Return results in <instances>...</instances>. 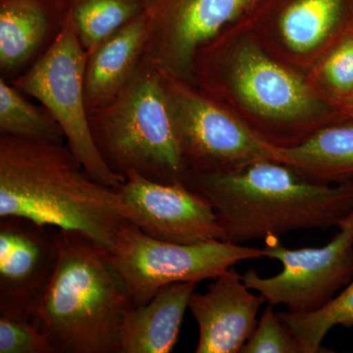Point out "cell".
<instances>
[{
	"instance_id": "1",
	"label": "cell",
	"mask_w": 353,
	"mask_h": 353,
	"mask_svg": "<svg viewBox=\"0 0 353 353\" xmlns=\"http://www.w3.org/2000/svg\"><path fill=\"white\" fill-rule=\"evenodd\" d=\"M185 183L212 204L226 241L236 245L278 240L297 230L338 228L353 210V181L312 182L270 158L189 174Z\"/></svg>"
},
{
	"instance_id": "2",
	"label": "cell",
	"mask_w": 353,
	"mask_h": 353,
	"mask_svg": "<svg viewBox=\"0 0 353 353\" xmlns=\"http://www.w3.org/2000/svg\"><path fill=\"white\" fill-rule=\"evenodd\" d=\"M78 232L112 250L126 224L114 188L97 182L66 143L0 136V217Z\"/></svg>"
},
{
	"instance_id": "3",
	"label": "cell",
	"mask_w": 353,
	"mask_h": 353,
	"mask_svg": "<svg viewBox=\"0 0 353 353\" xmlns=\"http://www.w3.org/2000/svg\"><path fill=\"white\" fill-rule=\"evenodd\" d=\"M194 85L217 101L243 103L257 119L255 131L274 145H296L343 116L333 102L320 97L259 44L232 43L224 32L197 53Z\"/></svg>"
},
{
	"instance_id": "4",
	"label": "cell",
	"mask_w": 353,
	"mask_h": 353,
	"mask_svg": "<svg viewBox=\"0 0 353 353\" xmlns=\"http://www.w3.org/2000/svg\"><path fill=\"white\" fill-rule=\"evenodd\" d=\"M54 275L32 323L54 353H120L134 303L110 250L78 232L58 229Z\"/></svg>"
},
{
	"instance_id": "5",
	"label": "cell",
	"mask_w": 353,
	"mask_h": 353,
	"mask_svg": "<svg viewBox=\"0 0 353 353\" xmlns=\"http://www.w3.org/2000/svg\"><path fill=\"white\" fill-rule=\"evenodd\" d=\"M88 121L97 150L114 173L125 178L136 172L163 183L187 180L162 73L148 57L110 103L88 112Z\"/></svg>"
},
{
	"instance_id": "6",
	"label": "cell",
	"mask_w": 353,
	"mask_h": 353,
	"mask_svg": "<svg viewBox=\"0 0 353 353\" xmlns=\"http://www.w3.org/2000/svg\"><path fill=\"white\" fill-rule=\"evenodd\" d=\"M87 58L88 51L67 18L54 43L11 83L41 102L57 120L63 130L66 145L88 175L116 189L125 178L109 168L90 131L83 88Z\"/></svg>"
},
{
	"instance_id": "7",
	"label": "cell",
	"mask_w": 353,
	"mask_h": 353,
	"mask_svg": "<svg viewBox=\"0 0 353 353\" xmlns=\"http://www.w3.org/2000/svg\"><path fill=\"white\" fill-rule=\"evenodd\" d=\"M111 256L136 307L148 303L163 285L213 280L239 262L265 257V252L226 241L190 245L158 241L126 223Z\"/></svg>"
},
{
	"instance_id": "8",
	"label": "cell",
	"mask_w": 353,
	"mask_h": 353,
	"mask_svg": "<svg viewBox=\"0 0 353 353\" xmlns=\"http://www.w3.org/2000/svg\"><path fill=\"white\" fill-rule=\"evenodd\" d=\"M161 73L189 174L227 170L257 159H272L271 143L223 102L192 83Z\"/></svg>"
},
{
	"instance_id": "9",
	"label": "cell",
	"mask_w": 353,
	"mask_h": 353,
	"mask_svg": "<svg viewBox=\"0 0 353 353\" xmlns=\"http://www.w3.org/2000/svg\"><path fill=\"white\" fill-rule=\"evenodd\" d=\"M263 250L265 257L282 263V271L264 278L248 269L243 275L246 285L271 305H283L299 314L314 312L352 280L353 210L326 245L289 250L279 240H271Z\"/></svg>"
},
{
	"instance_id": "10",
	"label": "cell",
	"mask_w": 353,
	"mask_h": 353,
	"mask_svg": "<svg viewBox=\"0 0 353 353\" xmlns=\"http://www.w3.org/2000/svg\"><path fill=\"white\" fill-rule=\"evenodd\" d=\"M115 190L125 220L150 238L183 245L226 241L212 204L185 183H158L130 172Z\"/></svg>"
},
{
	"instance_id": "11",
	"label": "cell",
	"mask_w": 353,
	"mask_h": 353,
	"mask_svg": "<svg viewBox=\"0 0 353 353\" xmlns=\"http://www.w3.org/2000/svg\"><path fill=\"white\" fill-rule=\"evenodd\" d=\"M250 6V0H157L148 10L145 57L164 74L194 85L199 51Z\"/></svg>"
},
{
	"instance_id": "12",
	"label": "cell",
	"mask_w": 353,
	"mask_h": 353,
	"mask_svg": "<svg viewBox=\"0 0 353 353\" xmlns=\"http://www.w3.org/2000/svg\"><path fill=\"white\" fill-rule=\"evenodd\" d=\"M59 256L58 229L0 217V314L32 322Z\"/></svg>"
},
{
	"instance_id": "13",
	"label": "cell",
	"mask_w": 353,
	"mask_h": 353,
	"mask_svg": "<svg viewBox=\"0 0 353 353\" xmlns=\"http://www.w3.org/2000/svg\"><path fill=\"white\" fill-rule=\"evenodd\" d=\"M253 292L233 266L213 279L205 292L192 294L189 309L199 327L196 353H240L266 303Z\"/></svg>"
},
{
	"instance_id": "14",
	"label": "cell",
	"mask_w": 353,
	"mask_h": 353,
	"mask_svg": "<svg viewBox=\"0 0 353 353\" xmlns=\"http://www.w3.org/2000/svg\"><path fill=\"white\" fill-rule=\"evenodd\" d=\"M66 23L63 0H0V78L11 83L24 73Z\"/></svg>"
},
{
	"instance_id": "15",
	"label": "cell",
	"mask_w": 353,
	"mask_h": 353,
	"mask_svg": "<svg viewBox=\"0 0 353 353\" xmlns=\"http://www.w3.org/2000/svg\"><path fill=\"white\" fill-rule=\"evenodd\" d=\"M148 39L145 12L88 51L83 78L88 112L108 105L131 82L145 57Z\"/></svg>"
},
{
	"instance_id": "16",
	"label": "cell",
	"mask_w": 353,
	"mask_h": 353,
	"mask_svg": "<svg viewBox=\"0 0 353 353\" xmlns=\"http://www.w3.org/2000/svg\"><path fill=\"white\" fill-rule=\"evenodd\" d=\"M272 159L292 167L304 178L336 185L353 181V118L343 115L301 143L270 146Z\"/></svg>"
},
{
	"instance_id": "17",
	"label": "cell",
	"mask_w": 353,
	"mask_h": 353,
	"mask_svg": "<svg viewBox=\"0 0 353 353\" xmlns=\"http://www.w3.org/2000/svg\"><path fill=\"white\" fill-rule=\"evenodd\" d=\"M196 285H163L148 303L132 307L121 331L120 353L171 352Z\"/></svg>"
},
{
	"instance_id": "18",
	"label": "cell",
	"mask_w": 353,
	"mask_h": 353,
	"mask_svg": "<svg viewBox=\"0 0 353 353\" xmlns=\"http://www.w3.org/2000/svg\"><path fill=\"white\" fill-rule=\"evenodd\" d=\"M352 24L345 0H294L279 17L276 32L290 54L308 57L326 53Z\"/></svg>"
},
{
	"instance_id": "19",
	"label": "cell",
	"mask_w": 353,
	"mask_h": 353,
	"mask_svg": "<svg viewBox=\"0 0 353 353\" xmlns=\"http://www.w3.org/2000/svg\"><path fill=\"white\" fill-rule=\"evenodd\" d=\"M65 11L85 50L148 10V0H63Z\"/></svg>"
},
{
	"instance_id": "20",
	"label": "cell",
	"mask_w": 353,
	"mask_h": 353,
	"mask_svg": "<svg viewBox=\"0 0 353 353\" xmlns=\"http://www.w3.org/2000/svg\"><path fill=\"white\" fill-rule=\"evenodd\" d=\"M21 90L0 78V134L37 143L64 145L63 130L46 108L28 101Z\"/></svg>"
},
{
	"instance_id": "21",
	"label": "cell",
	"mask_w": 353,
	"mask_h": 353,
	"mask_svg": "<svg viewBox=\"0 0 353 353\" xmlns=\"http://www.w3.org/2000/svg\"><path fill=\"white\" fill-rule=\"evenodd\" d=\"M301 347V353L329 352L323 341L336 326L353 328V278L339 296L310 313L280 312Z\"/></svg>"
},
{
	"instance_id": "22",
	"label": "cell",
	"mask_w": 353,
	"mask_h": 353,
	"mask_svg": "<svg viewBox=\"0 0 353 353\" xmlns=\"http://www.w3.org/2000/svg\"><path fill=\"white\" fill-rule=\"evenodd\" d=\"M319 75L327 99L340 109L353 94V24L325 53Z\"/></svg>"
},
{
	"instance_id": "23",
	"label": "cell",
	"mask_w": 353,
	"mask_h": 353,
	"mask_svg": "<svg viewBox=\"0 0 353 353\" xmlns=\"http://www.w3.org/2000/svg\"><path fill=\"white\" fill-rule=\"evenodd\" d=\"M240 353H301V350L289 325L268 304Z\"/></svg>"
},
{
	"instance_id": "24",
	"label": "cell",
	"mask_w": 353,
	"mask_h": 353,
	"mask_svg": "<svg viewBox=\"0 0 353 353\" xmlns=\"http://www.w3.org/2000/svg\"><path fill=\"white\" fill-rule=\"evenodd\" d=\"M0 353H54L46 334L32 322L0 316Z\"/></svg>"
},
{
	"instance_id": "25",
	"label": "cell",
	"mask_w": 353,
	"mask_h": 353,
	"mask_svg": "<svg viewBox=\"0 0 353 353\" xmlns=\"http://www.w3.org/2000/svg\"><path fill=\"white\" fill-rule=\"evenodd\" d=\"M340 111L343 115L353 118V94L341 106Z\"/></svg>"
},
{
	"instance_id": "26",
	"label": "cell",
	"mask_w": 353,
	"mask_h": 353,
	"mask_svg": "<svg viewBox=\"0 0 353 353\" xmlns=\"http://www.w3.org/2000/svg\"><path fill=\"white\" fill-rule=\"evenodd\" d=\"M257 0H250V6H252V3H254V2H256Z\"/></svg>"
}]
</instances>
